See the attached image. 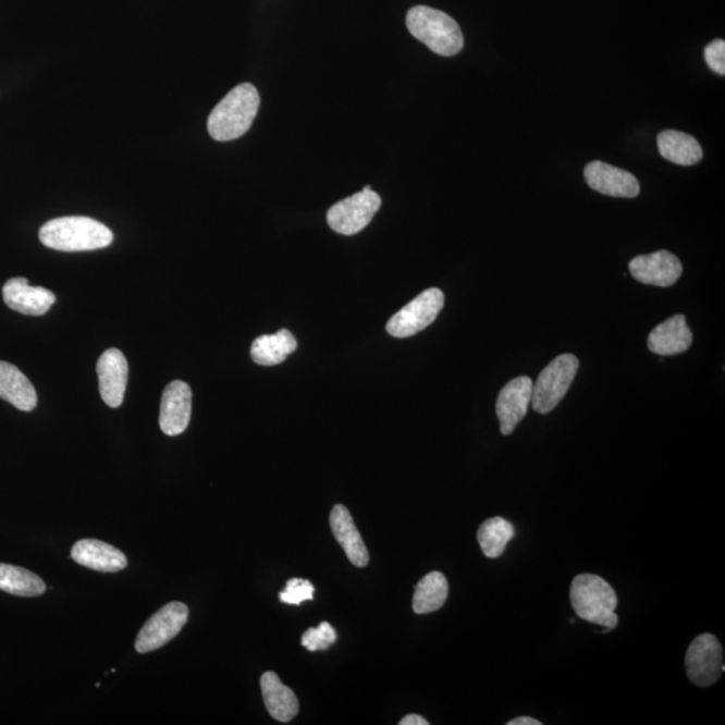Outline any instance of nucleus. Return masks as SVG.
<instances>
[{
    "mask_svg": "<svg viewBox=\"0 0 725 725\" xmlns=\"http://www.w3.org/2000/svg\"><path fill=\"white\" fill-rule=\"evenodd\" d=\"M39 239L54 250L88 251L111 245L113 233L88 217H63L46 222L39 230Z\"/></svg>",
    "mask_w": 725,
    "mask_h": 725,
    "instance_id": "f257e3e1",
    "label": "nucleus"
},
{
    "mask_svg": "<svg viewBox=\"0 0 725 725\" xmlns=\"http://www.w3.org/2000/svg\"><path fill=\"white\" fill-rule=\"evenodd\" d=\"M260 101L255 85L241 84L230 90L228 96L212 109L207 121V130L212 139L230 142L244 136L257 116Z\"/></svg>",
    "mask_w": 725,
    "mask_h": 725,
    "instance_id": "f03ea898",
    "label": "nucleus"
},
{
    "mask_svg": "<svg viewBox=\"0 0 725 725\" xmlns=\"http://www.w3.org/2000/svg\"><path fill=\"white\" fill-rule=\"evenodd\" d=\"M569 600L580 619L606 627L609 630H614L618 626V615L615 614L617 594L613 587L598 575H578L573 580Z\"/></svg>",
    "mask_w": 725,
    "mask_h": 725,
    "instance_id": "7ed1b4c3",
    "label": "nucleus"
},
{
    "mask_svg": "<svg viewBox=\"0 0 725 725\" xmlns=\"http://www.w3.org/2000/svg\"><path fill=\"white\" fill-rule=\"evenodd\" d=\"M406 25L411 36L421 40L435 54L452 57L464 48V36L458 23L440 10L416 5L408 11Z\"/></svg>",
    "mask_w": 725,
    "mask_h": 725,
    "instance_id": "20e7f679",
    "label": "nucleus"
},
{
    "mask_svg": "<svg viewBox=\"0 0 725 725\" xmlns=\"http://www.w3.org/2000/svg\"><path fill=\"white\" fill-rule=\"evenodd\" d=\"M579 370V360L572 354H563L549 362L533 383L531 406L539 414H549L567 394Z\"/></svg>",
    "mask_w": 725,
    "mask_h": 725,
    "instance_id": "39448f33",
    "label": "nucleus"
},
{
    "mask_svg": "<svg viewBox=\"0 0 725 725\" xmlns=\"http://www.w3.org/2000/svg\"><path fill=\"white\" fill-rule=\"evenodd\" d=\"M445 297L439 287L423 291L390 319L388 332L398 339L417 335L439 318Z\"/></svg>",
    "mask_w": 725,
    "mask_h": 725,
    "instance_id": "423d86ee",
    "label": "nucleus"
},
{
    "mask_svg": "<svg viewBox=\"0 0 725 725\" xmlns=\"http://www.w3.org/2000/svg\"><path fill=\"white\" fill-rule=\"evenodd\" d=\"M381 205V197L367 186L353 197L332 206L328 211L327 221L333 232L343 235L358 234L372 221Z\"/></svg>",
    "mask_w": 725,
    "mask_h": 725,
    "instance_id": "0eeeda50",
    "label": "nucleus"
},
{
    "mask_svg": "<svg viewBox=\"0 0 725 725\" xmlns=\"http://www.w3.org/2000/svg\"><path fill=\"white\" fill-rule=\"evenodd\" d=\"M685 669L690 683L698 687H711L722 677L724 666L723 648L713 635L696 637L685 655Z\"/></svg>",
    "mask_w": 725,
    "mask_h": 725,
    "instance_id": "6e6552de",
    "label": "nucleus"
},
{
    "mask_svg": "<svg viewBox=\"0 0 725 725\" xmlns=\"http://www.w3.org/2000/svg\"><path fill=\"white\" fill-rule=\"evenodd\" d=\"M188 620V607L182 602H171L161 607L142 627L135 647L139 653L158 650L180 635Z\"/></svg>",
    "mask_w": 725,
    "mask_h": 725,
    "instance_id": "1a4fd4ad",
    "label": "nucleus"
},
{
    "mask_svg": "<svg viewBox=\"0 0 725 725\" xmlns=\"http://www.w3.org/2000/svg\"><path fill=\"white\" fill-rule=\"evenodd\" d=\"M533 382L531 378L519 377L512 379L500 391L496 402V413L500 421V430L503 435H511L524 417L527 416L528 407L531 405Z\"/></svg>",
    "mask_w": 725,
    "mask_h": 725,
    "instance_id": "9d476101",
    "label": "nucleus"
},
{
    "mask_svg": "<svg viewBox=\"0 0 725 725\" xmlns=\"http://www.w3.org/2000/svg\"><path fill=\"white\" fill-rule=\"evenodd\" d=\"M585 180L597 193L614 198H636L641 192L640 182L629 171L597 160L586 165Z\"/></svg>",
    "mask_w": 725,
    "mask_h": 725,
    "instance_id": "9b49d317",
    "label": "nucleus"
},
{
    "mask_svg": "<svg viewBox=\"0 0 725 725\" xmlns=\"http://www.w3.org/2000/svg\"><path fill=\"white\" fill-rule=\"evenodd\" d=\"M193 393L187 383L174 381L167 384L161 396L159 425L165 435L184 433L192 419Z\"/></svg>",
    "mask_w": 725,
    "mask_h": 725,
    "instance_id": "f8f14e48",
    "label": "nucleus"
},
{
    "mask_svg": "<svg viewBox=\"0 0 725 725\" xmlns=\"http://www.w3.org/2000/svg\"><path fill=\"white\" fill-rule=\"evenodd\" d=\"M629 269L632 278L642 284L661 287L676 284L683 273L680 260L667 250L632 258Z\"/></svg>",
    "mask_w": 725,
    "mask_h": 725,
    "instance_id": "ddd939ff",
    "label": "nucleus"
},
{
    "mask_svg": "<svg viewBox=\"0 0 725 725\" xmlns=\"http://www.w3.org/2000/svg\"><path fill=\"white\" fill-rule=\"evenodd\" d=\"M128 372V362L118 348L107 349L97 361L100 395L109 407L118 408L123 403Z\"/></svg>",
    "mask_w": 725,
    "mask_h": 725,
    "instance_id": "4468645a",
    "label": "nucleus"
},
{
    "mask_svg": "<svg viewBox=\"0 0 725 725\" xmlns=\"http://www.w3.org/2000/svg\"><path fill=\"white\" fill-rule=\"evenodd\" d=\"M3 300L10 309L22 315L42 316L53 307L56 295L46 287L28 285L25 278H15L5 282Z\"/></svg>",
    "mask_w": 725,
    "mask_h": 725,
    "instance_id": "2eb2a0df",
    "label": "nucleus"
},
{
    "mask_svg": "<svg viewBox=\"0 0 725 725\" xmlns=\"http://www.w3.org/2000/svg\"><path fill=\"white\" fill-rule=\"evenodd\" d=\"M72 560L79 566L100 573H119L128 564L116 546L96 539H83L74 544Z\"/></svg>",
    "mask_w": 725,
    "mask_h": 725,
    "instance_id": "dca6fc26",
    "label": "nucleus"
},
{
    "mask_svg": "<svg viewBox=\"0 0 725 725\" xmlns=\"http://www.w3.org/2000/svg\"><path fill=\"white\" fill-rule=\"evenodd\" d=\"M330 524L333 537L342 545L348 561L356 567H366L370 555L349 511L342 504L333 506Z\"/></svg>",
    "mask_w": 725,
    "mask_h": 725,
    "instance_id": "f3484780",
    "label": "nucleus"
},
{
    "mask_svg": "<svg viewBox=\"0 0 725 725\" xmlns=\"http://www.w3.org/2000/svg\"><path fill=\"white\" fill-rule=\"evenodd\" d=\"M693 335L683 315L661 322L648 337V348L653 354L673 356L685 353L692 345Z\"/></svg>",
    "mask_w": 725,
    "mask_h": 725,
    "instance_id": "a211bd4d",
    "label": "nucleus"
},
{
    "mask_svg": "<svg viewBox=\"0 0 725 725\" xmlns=\"http://www.w3.org/2000/svg\"><path fill=\"white\" fill-rule=\"evenodd\" d=\"M263 703L270 716L281 723H290L300 711V704L295 692L282 684L274 672L263 673L261 677Z\"/></svg>",
    "mask_w": 725,
    "mask_h": 725,
    "instance_id": "6ab92c4d",
    "label": "nucleus"
},
{
    "mask_svg": "<svg viewBox=\"0 0 725 725\" xmlns=\"http://www.w3.org/2000/svg\"><path fill=\"white\" fill-rule=\"evenodd\" d=\"M0 398L11 403L22 411L37 407V391L19 367L0 361Z\"/></svg>",
    "mask_w": 725,
    "mask_h": 725,
    "instance_id": "aec40b11",
    "label": "nucleus"
},
{
    "mask_svg": "<svg viewBox=\"0 0 725 725\" xmlns=\"http://www.w3.org/2000/svg\"><path fill=\"white\" fill-rule=\"evenodd\" d=\"M661 157L678 165H695L703 159V149L693 136L680 131L666 130L658 137Z\"/></svg>",
    "mask_w": 725,
    "mask_h": 725,
    "instance_id": "412c9836",
    "label": "nucleus"
},
{
    "mask_svg": "<svg viewBox=\"0 0 725 725\" xmlns=\"http://www.w3.org/2000/svg\"><path fill=\"white\" fill-rule=\"evenodd\" d=\"M297 349L296 337L291 331L281 330L273 335L257 337L251 344V359L260 366H278Z\"/></svg>",
    "mask_w": 725,
    "mask_h": 725,
    "instance_id": "4be33fe9",
    "label": "nucleus"
},
{
    "mask_svg": "<svg viewBox=\"0 0 725 725\" xmlns=\"http://www.w3.org/2000/svg\"><path fill=\"white\" fill-rule=\"evenodd\" d=\"M448 595V583L445 575L430 573L419 580L413 598V609L417 614H429L440 610Z\"/></svg>",
    "mask_w": 725,
    "mask_h": 725,
    "instance_id": "5701e85b",
    "label": "nucleus"
},
{
    "mask_svg": "<svg viewBox=\"0 0 725 725\" xmlns=\"http://www.w3.org/2000/svg\"><path fill=\"white\" fill-rule=\"evenodd\" d=\"M0 590L19 597H39L46 591V585L26 568L0 563Z\"/></svg>",
    "mask_w": 725,
    "mask_h": 725,
    "instance_id": "b1692460",
    "label": "nucleus"
},
{
    "mask_svg": "<svg viewBox=\"0 0 725 725\" xmlns=\"http://www.w3.org/2000/svg\"><path fill=\"white\" fill-rule=\"evenodd\" d=\"M515 537V528L503 517H492L481 524L477 540L482 550V554L489 560H497L504 554L506 544Z\"/></svg>",
    "mask_w": 725,
    "mask_h": 725,
    "instance_id": "393cba45",
    "label": "nucleus"
},
{
    "mask_svg": "<svg viewBox=\"0 0 725 725\" xmlns=\"http://www.w3.org/2000/svg\"><path fill=\"white\" fill-rule=\"evenodd\" d=\"M336 640L335 629L328 623H321L318 627H312V629L304 632L302 644L309 652H319V650L330 648Z\"/></svg>",
    "mask_w": 725,
    "mask_h": 725,
    "instance_id": "a878e982",
    "label": "nucleus"
},
{
    "mask_svg": "<svg viewBox=\"0 0 725 725\" xmlns=\"http://www.w3.org/2000/svg\"><path fill=\"white\" fill-rule=\"evenodd\" d=\"M315 587L307 579L293 578L287 580L286 587L280 592V601L286 604H302L314 600Z\"/></svg>",
    "mask_w": 725,
    "mask_h": 725,
    "instance_id": "bb28decb",
    "label": "nucleus"
},
{
    "mask_svg": "<svg viewBox=\"0 0 725 725\" xmlns=\"http://www.w3.org/2000/svg\"><path fill=\"white\" fill-rule=\"evenodd\" d=\"M706 65L713 72L724 76L725 74V42L724 39H715L704 50Z\"/></svg>",
    "mask_w": 725,
    "mask_h": 725,
    "instance_id": "cd10ccee",
    "label": "nucleus"
},
{
    "mask_svg": "<svg viewBox=\"0 0 725 725\" xmlns=\"http://www.w3.org/2000/svg\"><path fill=\"white\" fill-rule=\"evenodd\" d=\"M400 725H429V722L419 715H408L402 718Z\"/></svg>",
    "mask_w": 725,
    "mask_h": 725,
    "instance_id": "c85d7f7f",
    "label": "nucleus"
},
{
    "mask_svg": "<svg viewBox=\"0 0 725 725\" xmlns=\"http://www.w3.org/2000/svg\"><path fill=\"white\" fill-rule=\"evenodd\" d=\"M508 725H542L537 718L532 717H516L514 721L506 723Z\"/></svg>",
    "mask_w": 725,
    "mask_h": 725,
    "instance_id": "c756f323",
    "label": "nucleus"
}]
</instances>
